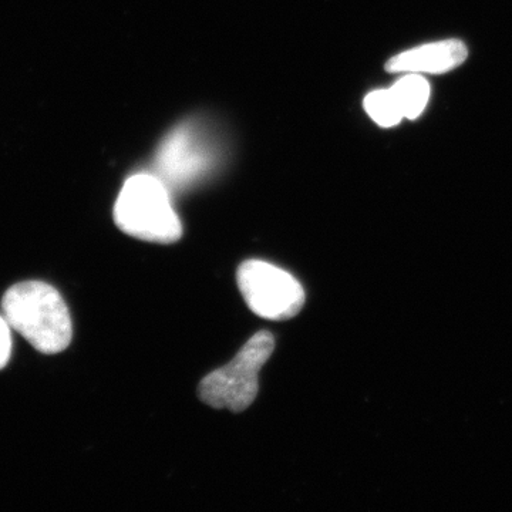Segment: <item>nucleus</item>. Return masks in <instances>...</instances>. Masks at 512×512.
<instances>
[{"instance_id": "f257e3e1", "label": "nucleus", "mask_w": 512, "mask_h": 512, "mask_svg": "<svg viewBox=\"0 0 512 512\" xmlns=\"http://www.w3.org/2000/svg\"><path fill=\"white\" fill-rule=\"evenodd\" d=\"M9 325L42 353H59L72 340V319L60 293L43 282H23L5 293Z\"/></svg>"}, {"instance_id": "f03ea898", "label": "nucleus", "mask_w": 512, "mask_h": 512, "mask_svg": "<svg viewBox=\"0 0 512 512\" xmlns=\"http://www.w3.org/2000/svg\"><path fill=\"white\" fill-rule=\"evenodd\" d=\"M114 220L121 231L141 241L174 244L183 235L170 188L156 174L128 178L114 205Z\"/></svg>"}, {"instance_id": "7ed1b4c3", "label": "nucleus", "mask_w": 512, "mask_h": 512, "mask_svg": "<svg viewBox=\"0 0 512 512\" xmlns=\"http://www.w3.org/2000/svg\"><path fill=\"white\" fill-rule=\"evenodd\" d=\"M275 349V339L266 330L248 340L229 365L202 379L198 396L214 409L234 413L247 410L255 402L259 390V372Z\"/></svg>"}, {"instance_id": "20e7f679", "label": "nucleus", "mask_w": 512, "mask_h": 512, "mask_svg": "<svg viewBox=\"0 0 512 512\" xmlns=\"http://www.w3.org/2000/svg\"><path fill=\"white\" fill-rule=\"evenodd\" d=\"M218 144L205 124L188 121L171 131L158 150L157 177L168 188L188 187L214 170Z\"/></svg>"}, {"instance_id": "39448f33", "label": "nucleus", "mask_w": 512, "mask_h": 512, "mask_svg": "<svg viewBox=\"0 0 512 512\" xmlns=\"http://www.w3.org/2000/svg\"><path fill=\"white\" fill-rule=\"evenodd\" d=\"M238 286L248 308L259 318L291 319L305 305V291L291 274L258 259L239 266Z\"/></svg>"}, {"instance_id": "423d86ee", "label": "nucleus", "mask_w": 512, "mask_h": 512, "mask_svg": "<svg viewBox=\"0 0 512 512\" xmlns=\"http://www.w3.org/2000/svg\"><path fill=\"white\" fill-rule=\"evenodd\" d=\"M467 47L460 40H444L407 50L386 64L390 73L441 74L466 62Z\"/></svg>"}, {"instance_id": "0eeeda50", "label": "nucleus", "mask_w": 512, "mask_h": 512, "mask_svg": "<svg viewBox=\"0 0 512 512\" xmlns=\"http://www.w3.org/2000/svg\"><path fill=\"white\" fill-rule=\"evenodd\" d=\"M392 90L399 101L404 119H417L426 109L430 97V86L420 74H407L394 84Z\"/></svg>"}, {"instance_id": "6e6552de", "label": "nucleus", "mask_w": 512, "mask_h": 512, "mask_svg": "<svg viewBox=\"0 0 512 512\" xmlns=\"http://www.w3.org/2000/svg\"><path fill=\"white\" fill-rule=\"evenodd\" d=\"M365 109L370 119L380 127H393L404 119L403 111L392 89L376 90L367 94Z\"/></svg>"}, {"instance_id": "1a4fd4ad", "label": "nucleus", "mask_w": 512, "mask_h": 512, "mask_svg": "<svg viewBox=\"0 0 512 512\" xmlns=\"http://www.w3.org/2000/svg\"><path fill=\"white\" fill-rule=\"evenodd\" d=\"M12 326L9 325L6 318L0 316V369L9 362L10 352H12Z\"/></svg>"}]
</instances>
